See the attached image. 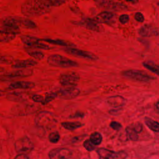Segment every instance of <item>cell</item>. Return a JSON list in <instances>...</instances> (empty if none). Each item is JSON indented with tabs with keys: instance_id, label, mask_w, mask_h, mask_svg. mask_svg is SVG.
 <instances>
[{
	"instance_id": "26",
	"label": "cell",
	"mask_w": 159,
	"mask_h": 159,
	"mask_svg": "<svg viewBox=\"0 0 159 159\" xmlns=\"http://www.w3.org/2000/svg\"><path fill=\"white\" fill-rule=\"evenodd\" d=\"M126 133H127V135L128 137V138L133 141H136L138 140L139 139V136H138V133L130 126H128L126 128Z\"/></svg>"
},
{
	"instance_id": "36",
	"label": "cell",
	"mask_w": 159,
	"mask_h": 159,
	"mask_svg": "<svg viewBox=\"0 0 159 159\" xmlns=\"http://www.w3.org/2000/svg\"><path fill=\"white\" fill-rule=\"evenodd\" d=\"M119 21L121 24H126L129 20V16L127 14H122L119 16Z\"/></svg>"
},
{
	"instance_id": "35",
	"label": "cell",
	"mask_w": 159,
	"mask_h": 159,
	"mask_svg": "<svg viewBox=\"0 0 159 159\" xmlns=\"http://www.w3.org/2000/svg\"><path fill=\"white\" fill-rule=\"evenodd\" d=\"M1 63H4V64H9L12 63V58L11 57L8 56H1Z\"/></svg>"
},
{
	"instance_id": "11",
	"label": "cell",
	"mask_w": 159,
	"mask_h": 159,
	"mask_svg": "<svg viewBox=\"0 0 159 159\" xmlns=\"http://www.w3.org/2000/svg\"><path fill=\"white\" fill-rule=\"evenodd\" d=\"M33 75V70L30 68H22L19 69L16 71H12L10 73L6 74L4 75H1V81L4 79H11L15 78H24Z\"/></svg>"
},
{
	"instance_id": "17",
	"label": "cell",
	"mask_w": 159,
	"mask_h": 159,
	"mask_svg": "<svg viewBox=\"0 0 159 159\" xmlns=\"http://www.w3.org/2000/svg\"><path fill=\"white\" fill-rule=\"evenodd\" d=\"M35 84L30 81H16L10 84L8 86L9 89H32L34 88Z\"/></svg>"
},
{
	"instance_id": "19",
	"label": "cell",
	"mask_w": 159,
	"mask_h": 159,
	"mask_svg": "<svg viewBox=\"0 0 159 159\" xmlns=\"http://www.w3.org/2000/svg\"><path fill=\"white\" fill-rule=\"evenodd\" d=\"M21 40L23 43L25 45V48H30L31 46L34 45L35 43L42 41V39H38L35 37L30 36V35H22L20 37Z\"/></svg>"
},
{
	"instance_id": "38",
	"label": "cell",
	"mask_w": 159,
	"mask_h": 159,
	"mask_svg": "<svg viewBox=\"0 0 159 159\" xmlns=\"http://www.w3.org/2000/svg\"><path fill=\"white\" fill-rule=\"evenodd\" d=\"M110 126L111 127H112L113 129L114 130H120L122 127V125L120 123L117 122H116V121H113L112 122H111L110 124Z\"/></svg>"
},
{
	"instance_id": "32",
	"label": "cell",
	"mask_w": 159,
	"mask_h": 159,
	"mask_svg": "<svg viewBox=\"0 0 159 159\" xmlns=\"http://www.w3.org/2000/svg\"><path fill=\"white\" fill-rule=\"evenodd\" d=\"M48 139L52 143H57L60 139V135L57 132H53L50 134Z\"/></svg>"
},
{
	"instance_id": "7",
	"label": "cell",
	"mask_w": 159,
	"mask_h": 159,
	"mask_svg": "<svg viewBox=\"0 0 159 159\" xmlns=\"http://www.w3.org/2000/svg\"><path fill=\"white\" fill-rule=\"evenodd\" d=\"M97 153L99 159H125L127 155L124 152H113L106 148H98Z\"/></svg>"
},
{
	"instance_id": "12",
	"label": "cell",
	"mask_w": 159,
	"mask_h": 159,
	"mask_svg": "<svg viewBox=\"0 0 159 159\" xmlns=\"http://www.w3.org/2000/svg\"><path fill=\"white\" fill-rule=\"evenodd\" d=\"M116 16V14L112 12L103 11L98 14L94 17V20L99 24H106L109 25L114 22Z\"/></svg>"
},
{
	"instance_id": "6",
	"label": "cell",
	"mask_w": 159,
	"mask_h": 159,
	"mask_svg": "<svg viewBox=\"0 0 159 159\" xmlns=\"http://www.w3.org/2000/svg\"><path fill=\"white\" fill-rule=\"evenodd\" d=\"M95 1L99 6L114 11H122L128 9V7L125 4L112 0H95Z\"/></svg>"
},
{
	"instance_id": "1",
	"label": "cell",
	"mask_w": 159,
	"mask_h": 159,
	"mask_svg": "<svg viewBox=\"0 0 159 159\" xmlns=\"http://www.w3.org/2000/svg\"><path fill=\"white\" fill-rule=\"evenodd\" d=\"M51 7L42 0H26L21 6V12L27 17H37L48 13Z\"/></svg>"
},
{
	"instance_id": "9",
	"label": "cell",
	"mask_w": 159,
	"mask_h": 159,
	"mask_svg": "<svg viewBox=\"0 0 159 159\" xmlns=\"http://www.w3.org/2000/svg\"><path fill=\"white\" fill-rule=\"evenodd\" d=\"M64 50L68 54H70L73 56L83 58L87 60H96L98 59V57L93 54L91 52L78 49L76 48H73V47H66L64 49Z\"/></svg>"
},
{
	"instance_id": "8",
	"label": "cell",
	"mask_w": 159,
	"mask_h": 159,
	"mask_svg": "<svg viewBox=\"0 0 159 159\" xmlns=\"http://www.w3.org/2000/svg\"><path fill=\"white\" fill-rule=\"evenodd\" d=\"M80 80V75L75 72H68L61 74L59 77V82L62 86H76Z\"/></svg>"
},
{
	"instance_id": "4",
	"label": "cell",
	"mask_w": 159,
	"mask_h": 159,
	"mask_svg": "<svg viewBox=\"0 0 159 159\" xmlns=\"http://www.w3.org/2000/svg\"><path fill=\"white\" fill-rule=\"evenodd\" d=\"M35 122L38 126L43 128H50L56 123V120L52 113L42 111L37 116Z\"/></svg>"
},
{
	"instance_id": "21",
	"label": "cell",
	"mask_w": 159,
	"mask_h": 159,
	"mask_svg": "<svg viewBox=\"0 0 159 159\" xmlns=\"http://www.w3.org/2000/svg\"><path fill=\"white\" fill-rule=\"evenodd\" d=\"M143 66L148 70L149 71H152V73H155V75L159 76V65L155 63L152 61H145L142 63Z\"/></svg>"
},
{
	"instance_id": "16",
	"label": "cell",
	"mask_w": 159,
	"mask_h": 159,
	"mask_svg": "<svg viewBox=\"0 0 159 159\" xmlns=\"http://www.w3.org/2000/svg\"><path fill=\"white\" fill-rule=\"evenodd\" d=\"M126 101L124 97L119 95L111 96L107 99V104L114 107H120L125 105Z\"/></svg>"
},
{
	"instance_id": "5",
	"label": "cell",
	"mask_w": 159,
	"mask_h": 159,
	"mask_svg": "<svg viewBox=\"0 0 159 159\" xmlns=\"http://www.w3.org/2000/svg\"><path fill=\"white\" fill-rule=\"evenodd\" d=\"M14 147L19 154H27L32 150L34 145L29 138L25 137L17 140L14 143Z\"/></svg>"
},
{
	"instance_id": "42",
	"label": "cell",
	"mask_w": 159,
	"mask_h": 159,
	"mask_svg": "<svg viewBox=\"0 0 159 159\" xmlns=\"http://www.w3.org/2000/svg\"><path fill=\"white\" fill-rule=\"evenodd\" d=\"M155 107H156L158 110H159V100L156 102V104H155Z\"/></svg>"
},
{
	"instance_id": "39",
	"label": "cell",
	"mask_w": 159,
	"mask_h": 159,
	"mask_svg": "<svg viewBox=\"0 0 159 159\" xmlns=\"http://www.w3.org/2000/svg\"><path fill=\"white\" fill-rule=\"evenodd\" d=\"M32 99L35 102H43L44 99L43 98V96L39 95V94H35L32 97Z\"/></svg>"
},
{
	"instance_id": "31",
	"label": "cell",
	"mask_w": 159,
	"mask_h": 159,
	"mask_svg": "<svg viewBox=\"0 0 159 159\" xmlns=\"http://www.w3.org/2000/svg\"><path fill=\"white\" fill-rule=\"evenodd\" d=\"M57 96H58V94L55 93H50L47 94L46 95V96H45V98L42 104H47V103L50 102L53 99H54Z\"/></svg>"
},
{
	"instance_id": "37",
	"label": "cell",
	"mask_w": 159,
	"mask_h": 159,
	"mask_svg": "<svg viewBox=\"0 0 159 159\" xmlns=\"http://www.w3.org/2000/svg\"><path fill=\"white\" fill-rule=\"evenodd\" d=\"M134 17H135V19L137 21L139 22H143L144 21V20H145L143 15L141 12H136V13L135 14Z\"/></svg>"
},
{
	"instance_id": "18",
	"label": "cell",
	"mask_w": 159,
	"mask_h": 159,
	"mask_svg": "<svg viewBox=\"0 0 159 159\" xmlns=\"http://www.w3.org/2000/svg\"><path fill=\"white\" fill-rule=\"evenodd\" d=\"M37 64V62L32 59H27L20 60L14 62V63L12 65V66L14 68L17 69H22V68H27L30 66H35Z\"/></svg>"
},
{
	"instance_id": "20",
	"label": "cell",
	"mask_w": 159,
	"mask_h": 159,
	"mask_svg": "<svg viewBox=\"0 0 159 159\" xmlns=\"http://www.w3.org/2000/svg\"><path fill=\"white\" fill-rule=\"evenodd\" d=\"M42 41H45L51 44H54V45H60V46H64V47H71L72 46H74V44L61 40V39H42Z\"/></svg>"
},
{
	"instance_id": "24",
	"label": "cell",
	"mask_w": 159,
	"mask_h": 159,
	"mask_svg": "<svg viewBox=\"0 0 159 159\" xmlns=\"http://www.w3.org/2000/svg\"><path fill=\"white\" fill-rule=\"evenodd\" d=\"M17 35L15 34L0 31V41L1 42H9L16 38Z\"/></svg>"
},
{
	"instance_id": "30",
	"label": "cell",
	"mask_w": 159,
	"mask_h": 159,
	"mask_svg": "<svg viewBox=\"0 0 159 159\" xmlns=\"http://www.w3.org/2000/svg\"><path fill=\"white\" fill-rule=\"evenodd\" d=\"M42 1L50 7L60 6L66 2V0H42Z\"/></svg>"
},
{
	"instance_id": "14",
	"label": "cell",
	"mask_w": 159,
	"mask_h": 159,
	"mask_svg": "<svg viewBox=\"0 0 159 159\" xmlns=\"http://www.w3.org/2000/svg\"><path fill=\"white\" fill-rule=\"evenodd\" d=\"M139 34L143 37L159 35V28L150 24H145L139 29Z\"/></svg>"
},
{
	"instance_id": "40",
	"label": "cell",
	"mask_w": 159,
	"mask_h": 159,
	"mask_svg": "<svg viewBox=\"0 0 159 159\" xmlns=\"http://www.w3.org/2000/svg\"><path fill=\"white\" fill-rule=\"evenodd\" d=\"M14 159H29V158L25 154H19L14 158Z\"/></svg>"
},
{
	"instance_id": "22",
	"label": "cell",
	"mask_w": 159,
	"mask_h": 159,
	"mask_svg": "<svg viewBox=\"0 0 159 159\" xmlns=\"http://www.w3.org/2000/svg\"><path fill=\"white\" fill-rule=\"evenodd\" d=\"M146 125L153 132L159 133V122L153 120L151 118L145 117L144 119Z\"/></svg>"
},
{
	"instance_id": "23",
	"label": "cell",
	"mask_w": 159,
	"mask_h": 159,
	"mask_svg": "<svg viewBox=\"0 0 159 159\" xmlns=\"http://www.w3.org/2000/svg\"><path fill=\"white\" fill-rule=\"evenodd\" d=\"M18 19H19L20 26H22L27 29H35L37 27V25L32 20L29 19L19 17H18Z\"/></svg>"
},
{
	"instance_id": "34",
	"label": "cell",
	"mask_w": 159,
	"mask_h": 159,
	"mask_svg": "<svg viewBox=\"0 0 159 159\" xmlns=\"http://www.w3.org/2000/svg\"><path fill=\"white\" fill-rule=\"evenodd\" d=\"M130 126L139 134L141 132L142 130V124L140 122H135L134 124H132Z\"/></svg>"
},
{
	"instance_id": "27",
	"label": "cell",
	"mask_w": 159,
	"mask_h": 159,
	"mask_svg": "<svg viewBox=\"0 0 159 159\" xmlns=\"http://www.w3.org/2000/svg\"><path fill=\"white\" fill-rule=\"evenodd\" d=\"M24 94L22 93L14 92L8 94L7 98L9 100L11 101H20L24 98Z\"/></svg>"
},
{
	"instance_id": "33",
	"label": "cell",
	"mask_w": 159,
	"mask_h": 159,
	"mask_svg": "<svg viewBox=\"0 0 159 159\" xmlns=\"http://www.w3.org/2000/svg\"><path fill=\"white\" fill-rule=\"evenodd\" d=\"M95 145L89 140H86L84 141L83 143L84 147L88 150V151H92L95 149Z\"/></svg>"
},
{
	"instance_id": "29",
	"label": "cell",
	"mask_w": 159,
	"mask_h": 159,
	"mask_svg": "<svg viewBox=\"0 0 159 159\" xmlns=\"http://www.w3.org/2000/svg\"><path fill=\"white\" fill-rule=\"evenodd\" d=\"M90 140L94 144V145H99L102 142V135L99 132H94L90 136Z\"/></svg>"
},
{
	"instance_id": "15",
	"label": "cell",
	"mask_w": 159,
	"mask_h": 159,
	"mask_svg": "<svg viewBox=\"0 0 159 159\" xmlns=\"http://www.w3.org/2000/svg\"><path fill=\"white\" fill-rule=\"evenodd\" d=\"M75 24H78L90 30H93L95 32H99L101 30V27L98 24L99 23L96 22L94 20V19H90V18L84 19L80 22H76Z\"/></svg>"
},
{
	"instance_id": "3",
	"label": "cell",
	"mask_w": 159,
	"mask_h": 159,
	"mask_svg": "<svg viewBox=\"0 0 159 159\" xmlns=\"http://www.w3.org/2000/svg\"><path fill=\"white\" fill-rule=\"evenodd\" d=\"M122 75L125 78L140 82H148L155 80V77L148 75L143 71L139 70H127L123 71Z\"/></svg>"
},
{
	"instance_id": "28",
	"label": "cell",
	"mask_w": 159,
	"mask_h": 159,
	"mask_svg": "<svg viewBox=\"0 0 159 159\" xmlns=\"http://www.w3.org/2000/svg\"><path fill=\"white\" fill-rule=\"evenodd\" d=\"M27 52L30 57H32L38 60H41L44 58V54L40 51L27 50Z\"/></svg>"
},
{
	"instance_id": "2",
	"label": "cell",
	"mask_w": 159,
	"mask_h": 159,
	"mask_svg": "<svg viewBox=\"0 0 159 159\" xmlns=\"http://www.w3.org/2000/svg\"><path fill=\"white\" fill-rule=\"evenodd\" d=\"M47 63L51 66L60 68H71L78 66L77 62L58 54L50 55L47 58Z\"/></svg>"
},
{
	"instance_id": "10",
	"label": "cell",
	"mask_w": 159,
	"mask_h": 159,
	"mask_svg": "<svg viewBox=\"0 0 159 159\" xmlns=\"http://www.w3.org/2000/svg\"><path fill=\"white\" fill-rule=\"evenodd\" d=\"M71 155V151L66 148H54L48 153L50 159H70Z\"/></svg>"
},
{
	"instance_id": "41",
	"label": "cell",
	"mask_w": 159,
	"mask_h": 159,
	"mask_svg": "<svg viewBox=\"0 0 159 159\" xmlns=\"http://www.w3.org/2000/svg\"><path fill=\"white\" fill-rule=\"evenodd\" d=\"M127 2H132V3H135L138 1V0H125Z\"/></svg>"
},
{
	"instance_id": "25",
	"label": "cell",
	"mask_w": 159,
	"mask_h": 159,
	"mask_svg": "<svg viewBox=\"0 0 159 159\" xmlns=\"http://www.w3.org/2000/svg\"><path fill=\"white\" fill-rule=\"evenodd\" d=\"M62 126L67 130H75L83 125L80 122H65L61 123Z\"/></svg>"
},
{
	"instance_id": "13",
	"label": "cell",
	"mask_w": 159,
	"mask_h": 159,
	"mask_svg": "<svg viewBox=\"0 0 159 159\" xmlns=\"http://www.w3.org/2000/svg\"><path fill=\"white\" fill-rule=\"evenodd\" d=\"M80 93L79 89L74 86L67 87L58 91V96L63 99H72L77 97Z\"/></svg>"
}]
</instances>
